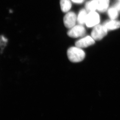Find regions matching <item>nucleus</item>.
Here are the masks:
<instances>
[{
	"instance_id": "nucleus-2",
	"label": "nucleus",
	"mask_w": 120,
	"mask_h": 120,
	"mask_svg": "<svg viewBox=\"0 0 120 120\" xmlns=\"http://www.w3.org/2000/svg\"><path fill=\"white\" fill-rule=\"evenodd\" d=\"M107 29L103 25H97L94 27L91 32V36L95 40H100L105 36L108 32Z\"/></svg>"
},
{
	"instance_id": "nucleus-13",
	"label": "nucleus",
	"mask_w": 120,
	"mask_h": 120,
	"mask_svg": "<svg viewBox=\"0 0 120 120\" xmlns=\"http://www.w3.org/2000/svg\"><path fill=\"white\" fill-rule=\"evenodd\" d=\"M114 7L116 8L118 11H120V0H118V2L115 5Z\"/></svg>"
},
{
	"instance_id": "nucleus-4",
	"label": "nucleus",
	"mask_w": 120,
	"mask_h": 120,
	"mask_svg": "<svg viewBox=\"0 0 120 120\" xmlns=\"http://www.w3.org/2000/svg\"><path fill=\"white\" fill-rule=\"evenodd\" d=\"M86 33V29L82 25H75L71 28L68 32V35L73 38H77L83 36Z\"/></svg>"
},
{
	"instance_id": "nucleus-11",
	"label": "nucleus",
	"mask_w": 120,
	"mask_h": 120,
	"mask_svg": "<svg viewBox=\"0 0 120 120\" xmlns=\"http://www.w3.org/2000/svg\"><path fill=\"white\" fill-rule=\"evenodd\" d=\"M86 8L89 12L94 11L97 10V4L96 0H91L87 2L86 4Z\"/></svg>"
},
{
	"instance_id": "nucleus-3",
	"label": "nucleus",
	"mask_w": 120,
	"mask_h": 120,
	"mask_svg": "<svg viewBox=\"0 0 120 120\" xmlns=\"http://www.w3.org/2000/svg\"><path fill=\"white\" fill-rule=\"evenodd\" d=\"M99 22L100 16L96 12H89L87 14L85 23L87 27L89 28L95 27L99 24Z\"/></svg>"
},
{
	"instance_id": "nucleus-8",
	"label": "nucleus",
	"mask_w": 120,
	"mask_h": 120,
	"mask_svg": "<svg viewBox=\"0 0 120 120\" xmlns=\"http://www.w3.org/2000/svg\"><path fill=\"white\" fill-rule=\"evenodd\" d=\"M97 10L100 12H104L107 9L109 4V0H96Z\"/></svg>"
},
{
	"instance_id": "nucleus-6",
	"label": "nucleus",
	"mask_w": 120,
	"mask_h": 120,
	"mask_svg": "<svg viewBox=\"0 0 120 120\" xmlns=\"http://www.w3.org/2000/svg\"><path fill=\"white\" fill-rule=\"evenodd\" d=\"M95 41L92 36H86L77 41L75 43V45L80 48L87 47L94 44Z\"/></svg>"
},
{
	"instance_id": "nucleus-9",
	"label": "nucleus",
	"mask_w": 120,
	"mask_h": 120,
	"mask_svg": "<svg viewBox=\"0 0 120 120\" xmlns=\"http://www.w3.org/2000/svg\"><path fill=\"white\" fill-rule=\"evenodd\" d=\"M87 13L86 9H82L80 11L77 18V20L79 24L83 25L86 23Z\"/></svg>"
},
{
	"instance_id": "nucleus-14",
	"label": "nucleus",
	"mask_w": 120,
	"mask_h": 120,
	"mask_svg": "<svg viewBox=\"0 0 120 120\" xmlns=\"http://www.w3.org/2000/svg\"><path fill=\"white\" fill-rule=\"evenodd\" d=\"M71 0L73 2L75 3L80 4L83 2L84 0Z\"/></svg>"
},
{
	"instance_id": "nucleus-15",
	"label": "nucleus",
	"mask_w": 120,
	"mask_h": 120,
	"mask_svg": "<svg viewBox=\"0 0 120 120\" xmlns=\"http://www.w3.org/2000/svg\"></svg>"
},
{
	"instance_id": "nucleus-1",
	"label": "nucleus",
	"mask_w": 120,
	"mask_h": 120,
	"mask_svg": "<svg viewBox=\"0 0 120 120\" xmlns=\"http://www.w3.org/2000/svg\"><path fill=\"white\" fill-rule=\"evenodd\" d=\"M67 55L68 59L72 62H79L84 59L86 53L81 48L76 46L68 49Z\"/></svg>"
},
{
	"instance_id": "nucleus-5",
	"label": "nucleus",
	"mask_w": 120,
	"mask_h": 120,
	"mask_svg": "<svg viewBox=\"0 0 120 120\" xmlns=\"http://www.w3.org/2000/svg\"><path fill=\"white\" fill-rule=\"evenodd\" d=\"M77 20V17L75 13L69 12L65 15L64 18V23L67 28L71 29L75 26Z\"/></svg>"
},
{
	"instance_id": "nucleus-12",
	"label": "nucleus",
	"mask_w": 120,
	"mask_h": 120,
	"mask_svg": "<svg viewBox=\"0 0 120 120\" xmlns=\"http://www.w3.org/2000/svg\"><path fill=\"white\" fill-rule=\"evenodd\" d=\"M118 11L114 7H112L108 10V15L112 20H115L118 16Z\"/></svg>"
},
{
	"instance_id": "nucleus-10",
	"label": "nucleus",
	"mask_w": 120,
	"mask_h": 120,
	"mask_svg": "<svg viewBox=\"0 0 120 120\" xmlns=\"http://www.w3.org/2000/svg\"><path fill=\"white\" fill-rule=\"evenodd\" d=\"M60 5L61 10L64 13L69 11L71 8V3L70 0H60Z\"/></svg>"
},
{
	"instance_id": "nucleus-7",
	"label": "nucleus",
	"mask_w": 120,
	"mask_h": 120,
	"mask_svg": "<svg viewBox=\"0 0 120 120\" xmlns=\"http://www.w3.org/2000/svg\"><path fill=\"white\" fill-rule=\"evenodd\" d=\"M108 30H113L120 27V21L112 20L107 21L103 24Z\"/></svg>"
}]
</instances>
